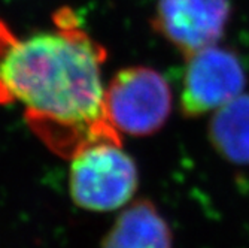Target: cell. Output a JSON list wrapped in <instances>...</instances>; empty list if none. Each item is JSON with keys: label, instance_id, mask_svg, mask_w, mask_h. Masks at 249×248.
<instances>
[{"label": "cell", "instance_id": "cell-3", "mask_svg": "<svg viewBox=\"0 0 249 248\" xmlns=\"http://www.w3.org/2000/svg\"><path fill=\"white\" fill-rule=\"evenodd\" d=\"M105 114L120 134L149 136L167 123L173 95L167 79L152 67L121 69L105 87Z\"/></svg>", "mask_w": 249, "mask_h": 248}, {"label": "cell", "instance_id": "cell-4", "mask_svg": "<svg viewBox=\"0 0 249 248\" xmlns=\"http://www.w3.org/2000/svg\"><path fill=\"white\" fill-rule=\"evenodd\" d=\"M246 75L240 58L230 50L209 47L188 56L179 108L185 118L215 112L242 95Z\"/></svg>", "mask_w": 249, "mask_h": 248}, {"label": "cell", "instance_id": "cell-5", "mask_svg": "<svg viewBox=\"0 0 249 248\" xmlns=\"http://www.w3.org/2000/svg\"><path fill=\"white\" fill-rule=\"evenodd\" d=\"M229 18V0H158L152 26L188 57L213 47Z\"/></svg>", "mask_w": 249, "mask_h": 248}, {"label": "cell", "instance_id": "cell-7", "mask_svg": "<svg viewBox=\"0 0 249 248\" xmlns=\"http://www.w3.org/2000/svg\"><path fill=\"white\" fill-rule=\"evenodd\" d=\"M213 150L229 163L249 166V95L216 109L208 124Z\"/></svg>", "mask_w": 249, "mask_h": 248}, {"label": "cell", "instance_id": "cell-6", "mask_svg": "<svg viewBox=\"0 0 249 248\" xmlns=\"http://www.w3.org/2000/svg\"><path fill=\"white\" fill-rule=\"evenodd\" d=\"M173 235L151 200L142 197L117 217L102 241V248H172Z\"/></svg>", "mask_w": 249, "mask_h": 248}, {"label": "cell", "instance_id": "cell-2", "mask_svg": "<svg viewBox=\"0 0 249 248\" xmlns=\"http://www.w3.org/2000/svg\"><path fill=\"white\" fill-rule=\"evenodd\" d=\"M139 187V171L121 142L99 141L71 159L69 193L85 211L109 212L125 207Z\"/></svg>", "mask_w": 249, "mask_h": 248}, {"label": "cell", "instance_id": "cell-1", "mask_svg": "<svg viewBox=\"0 0 249 248\" xmlns=\"http://www.w3.org/2000/svg\"><path fill=\"white\" fill-rule=\"evenodd\" d=\"M54 22L53 32L18 38L0 19V105H24L30 129L67 159L99 141L123 144L103 106L106 50L73 11L60 9Z\"/></svg>", "mask_w": 249, "mask_h": 248}]
</instances>
